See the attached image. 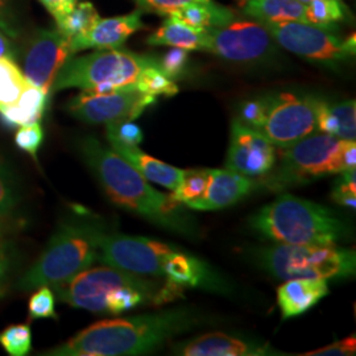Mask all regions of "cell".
<instances>
[{"label": "cell", "instance_id": "cell-28", "mask_svg": "<svg viewBox=\"0 0 356 356\" xmlns=\"http://www.w3.org/2000/svg\"><path fill=\"white\" fill-rule=\"evenodd\" d=\"M347 8L341 0H310L306 3L307 23L327 31H334L343 22Z\"/></svg>", "mask_w": 356, "mask_h": 356}, {"label": "cell", "instance_id": "cell-31", "mask_svg": "<svg viewBox=\"0 0 356 356\" xmlns=\"http://www.w3.org/2000/svg\"><path fill=\"white\" fill-rule=\"evenodd\" d=\"M135 88L147 95H152L154 98L159 95L175 97L178 92L176 81L165 76L159 64L147 66L138 78Z\"/></svg>", "mask_w": 356, "mask_h": 356}, {"label": "cell", "instance_id": "cell-30", "mask_svg": "<svg viewBox=\"0 0 356 356\" xmlns=\"http://www.w3.org/2000/svg\"><path fill=\"white\" fill-rule=\"evenodd\" d=\"M209 178L210 169L184 170L177 188L173 191L172 195L181 204L191 209L193 204L202 198L209 185Z\"/></svg>", "mask_w": 356, "mask_h": 356}, {"label": "cell", "instance_id": "cell-16", "mask_svg": "<svg viewBox=\"0 0 356 356\" xmlns=\"http://www.w3.org/2000/svg\"><path fill=\"white\" fill-rule=\"evenodd\" d=\"M175 355L266 356L280 355L268 343L247 341L223 332H209L173 347Z\"/></svg>", "mask_w": 356, "mask_h": 356}, {"label": "cell", "instance_id": "cell-29", "mask_svg": "<svg viewBox=\"0 0 356 356\" xmlns=\"http://www.w3.org/2000/svg\"><path fill=\"white\" fill-rule=\"evenodd\" d=\"M99 19L95 7L89 1H82L76 3V7L56 24L67 38H74L88 33Z\"/></svg>", "mask_w": 356, "mask_h": 356}, {"label": "cell", "instance_id": "cell-10", "mask_svg": "<svg viewBox=\"0 0 356 356\" xmlns=\"http://www.w3.org/2000/svg\"><path fill=\"white\" fill-rule=\"evenodd\" d=\"M176 248L149 238L108 231L101 243L98 261L104 266L163 280L166 257Z\"/></svg>", "mask_w": 356, "mask_h": 356}, {"label": "cell", "instance_id": "cell-34", "mask_svg": "<svg viewBox=\"0 0 356 356\" xmlns=\"http://www.w3.org/2000/svg\"><path fill=\"white\" fill-rule=\"evenodd\" d=\"M29 319L57 318L56 294L51 286H40L28 302Z\"/></svg>", "mask_w": 356, "mask_h": 356}, {"label": "cell", "instance_id": "cell-43", "mask_svg": "<svg viewBox=\"0 0 356 356\" xmlns=\"http://www.w3.org/2000/svg\"><path fill=\"white\" fill-rule=\"evenodd\" d=\"M0 31L7 36V38H16V32L11 26V22L8 20V13H7V6L6 0H0Z\"/></svg>", "mask_w": 356, "mask_h": 356}, {"label": "cell", "instance_id": "cell-24", "mask_svg": "<svg viewBox=\"0 0 356 356\" xmlns=\"http://www.w3.org/2000/svg\"><path fill=\"white\" fill-rule=\"evenodd\" d=\"M317 129L342 140L355 141V101L351 99L330 104L321 99L317 111Z\"/></svg>", "mask_w": 356, "mask_h": 356}, {"label": "cell", "instance_id": "cell-18", "mask_svg": "<svg viewBox=\"0 0 356 356\" xmlns=\"http://www.w3.org/2000/svg\"><path fill=\"white\" fill-rule=\"evenodd\" d=\"M141 15L143 11L139 8L135 13L124 16L99 19L88 33L70 38L72 51L76 54L86 49L102 51L122 47L129 36L144 28Z\"/></svg>", "mask_w": 356, "mask_h": 356}, {"label": "cell", "instance_id": "cell-32", "mask_svg": "<svg viewBox=\"0 0 356 356\" xmlns=\"http://www.w3.org/2000/svg\"><path fill=\"white\" fill-rule=\"evenodd\" d=\"M19 204V182L10 164L0 154V216H13Z\"/></svg>", "mask_w": 356, "mask_h": 356}, {"label": "cell", "instance_id": "cell-23", "mask_svg": "<svg viewBox=\"0 0 356 356\" xmlns=\"http://www.w3.org/2000/svg\"><path fill=\"white\" fill-rule=\"evenodd\" d=\"M48 91L28 82L26 89L16 102L0 110V119L7 127H22L40 122L47 110Z\"/></svg>", "mask_w": 356, "mask_h": 356}, {"label": "cell", "instance_id": "cell-4", "mask_svg": "<svg viewBox=\"0 0 356 356\" xmlns=\"http://www.w3.org/2000/svg\"><path fill=\"white\" fill-rule=\"evenodd\" d=\"M250 227L266 241L292 245H330L348 234L334 211L288 193L254 213Z\"/></svg>", "mask_w": 356, "mask_h": 356}, {"label": "cell", "instance_id": "cell-42", "mask_svg": "<svg viewBox=\"0 0 356 356\" xmlns=\"http://www.w3.org/2000/svg\"><path fill=\"white\" fill-rule=\"evenodd\" d=\"M41 4L54 17L56 23L70 13L78 3V0H40Z\"/></svg>", "mask_w": 356, "mask_h": 356}, {"label": "cell", "instance_id": "cell-1", "mask_svg": "<svg viewBox=\"0 0 356 356\" xmlns=\"http://www.w3.org/2000/svg\"><path fill=\"white\" fill-rule=\"evenodd\" d=\"M79 152L92 175L115 204L145 218L153 225L195 238L200 227L186 206L172 194L166 195L148 184L140 173L113 148L88 136L79 143Z\"/></svg>", "mask_w": 356, "mask_h": 356}, {"label": "cell", "instance_id": "cell-47", "mask_svg": "<svg viewBox=\"0 0 356 356\" xmlns=\"http://www.w3.org/2000/svg\"><path fill=\"white\" fill-rule=\"evenodd\" d=\"M300 1H302V3H309L310 0H300Z\"/></svg>", "mask_w": 356, "mask_h": 356}, {"label": "cell", "instance_id": "cell-20", "mask_svg": "<svg viewBox=\"0 0 356 356\" xmlns=\"http://www.w3.org/2000/svg\"><path fill=\"white\" fill-rule=\"evenodd\" d=\"M329 294L323 279H289L277 288V304L284 319L294 318L310 310Z\"/></svg>", "mask_w": 356, "mask_h": 356}, {"label": "cell", "instance_id": "cell-44", "mask_svg": "<svg viewBox=\"0 0 356 356\" xmlns=\"http://www.w3.org/2000/svg\"><path fill=\"white\" fill-rule=\"evenodd\" d=\"M7 276H8V256L6 252L4 244L0 242V294L6 288Z\"/></svg>", "mask_w": 356, "mask_h": 356}, {"label": "cell", "instance_id": "cell-6", "mask_svg": "<svg viewBox=\"0 0 356 356\" xmlns=\"http://www.w3.org/2000/svg\"><path fill=\"white\" fill-rule=\"evenodd\" d=\"M159 64L152 56H141L120 49H102L81 57H70L53 83V91H111L135 88L141 72Z\"/></svg>", "mask_w": 356, "mask_h": 356}, {"label": "cell", "instance_id": "cell-12", "mask_svg": "<svg viewBox=\"0 0 356 356\" xmlns=\"http://www.w3.org/2000/svg\"><path fill=\"white\" fill-rule=\"evenodd\" d=\"M147 276L104 266L88 268L53 288L57 298L67 305L95 314H106V298L116 286L135 284Z\"/></svg>", "mask_w": 356, "mask_h": 356}, {"label": "cell", "instance_id": "cell-5", "mask_svg": "<svg viewBox=\"0 0 356 356\" xmlns=\"http://www.w3.org/2000/svg\"><path fill=\"white\" fill-rule=\"evenodd\" d=\"M280 160L267 175L254 178L256 191L284 193L329 175H341L356 166V143L329 134H312L281 148Z\"/></svg>", "mask_w": 356, "mask_h": 356}, {"label": "cell", "instance_id": "cell-26", "mask_svg": "<svg viewBox=\"0 0 356 356\" xmlns=\"http://www.w3.org/2000/svg\"><path fill=\"white\" fill-rule=\"evenodd\" d=\"M170 15L188 26L201 29L227 26L235 20V15L229 8L210 0L191 1Z\"/></svg>", "mask_w": 356, "mask_h": 356}, {"label": "cell", "instance_id": "cell-2", "mask_svg": "<svg viewBox=\"0 0 356 356\" xmlns=\"http://www.w3.org/2000/svg\"><path fill=\"white\" fill-rule=\"evenodd\" d=\"M191 307H177L128 318L99 321L67 342L44 353L49 356L145 355L202 323Z\"/></svg>", "mask_w": 356, "mask_h": 356}, {"label": "cell", "instance_id": "cell-39", "mask_svg": "<svg viewBox=\"0 0 356 356\" xmlns=\"http://www.w3.org/2000/svg\"><path fill=\"white\" fill-rule=\"evenodd\" d=\"M42 141H44V131L38 122L19 127L16 135H15L16 145L22 151H24L33 157H36Z\"/></svg>", "mask_w": 356, "mask_h": 356}, {"label": "cell", "instance_id": "cell-13", "mask_svg": "<svg viewBox=\"0 0 356 356\" xmlns=\"http://www.w3.org/2000/svg\"><path fill=\"white\" fill-rule=\"evenodd\" d=\"M272 36L260 22H231L225 26L207 28V49L236 64H254L272 51Z\"/></svg>", "mask_w": 356, "mask_h": 356}, {"label": "cell", "instance_id": "cell-41", "mask_svg": "<svg viewBox=\"0 0 356 356\" xmlns=\"http://www.w3.org/2000/svg\"><path fill=\"white\" fill-rule=\"evenodd\" d=\"M191 1L200 0H136L141 11L156 13L159 15H170Z\"/></svg>", "mask_w": 356, "mask_h": 356}, {"label": "cell", "instance_id": "cell-19", "mask_svg": "<svg viewBox=\"0 0 356 356\" xmlns=\"http://www.w3.org/2000/svg\"><path fill=\"white\" fill-rule=\"evenodd\" d=\"M254 191V178L245 177L229 169H210L207 189L191 209L201 211L220 210L238 204Z\"/></svg>", "mask_w": 356, "mask_h": 356}, {"label": "cell", "instance_id": "cell-38", "mask_svg": "<svg viewBox=\"0 0 356 356\" xmlns=\"http://www.w3.org/2000/svg\"><path fill=\"white\" fill-rule=\"evenodd\" d=\"M188 63H189V51L182 48H172L159 60L160 69L164 72L165 76L173 81L181 79L184 76L188 67Z\"/></svg>", "mask_w": 356, "mask_h": 356}, {"label": "cell", "instance_id": "cell-46", "mask_svg": "<svg viewBox=\"0 0 356 356\" xmlns=\"http://www.w3.org/2000/svg\"><path fill=\"white\" fill-rule=\"evenodd\" d=\"M15 226H16V223L13 222V216H0V235L8 232Z\"/></svg>", "mask_w": 356, "mask_h": 356}, {"label": "cell", "instance_id": "cell-37", "mask_svg": "<svg viewBox=\"0 0 356 356\" xmlns=\"http://www.w3.org/2000/svg\"><path fill=\"white\" fill-rule=\"evenodd\" d=\"M342 176L337 181L332 191V201L337 204L353 209L356 207V173L355 169L341 173Z\"/></svg>", "mask_w": 356, "mask_h": 356}, {"label": "cell", "instance_id": "cell-35", "mask_svg": "<svg viewBox=\"0 0 356 356\" xmlns=\"http://www.w3.org/2000/svg\"><path fill=\"white\" fill-rule=\"evenodd\" d=\"M268 108H269V97L254 98L242 103L239 108V116L236 119L244 126L260 132L267 119Z\"/></svg>", "mask_w": 356, "mask_h": 356}, {"label": "cell", "instance_id": "cell-17", "mask_svg": "<svg viewBox=\"0 0 356 356\" xmlns=\"http://www.w3.org/2000/svg\"><path fill=\"white\" fill-rule=\"evenodd\" d=\"M163 280L175 284L182 289H209L213 292L226 293L229 285L219 275L195 256L176 248L166 257L163 269Z\"/></svg>", "mask_w": 356, "mask_h": 356}, {"label": "cell", "instance_id": "cell-9", "mask_svg": "<svg viewBox=\"0 0 356 356\" xmlns=\"http://www.w3.org/2000/svg\"><path fill=\"white\" fill-rule=\"evenodd\" d=\"M321 99L282 92L269 97L267 119L260 134L277 148L312 135L317 129V111Z\"/></svg>", "mask_w": 356, "mask_h": 356}, {"label": "cell", "instance_id": "cell-15", "mask_svg": "<svg viewBox=\"0 0 356 356\" xmlns=\"http://www.w3.org/2000/svg\"><path fill=\"white\" fill-rule=\"evenodd\" d=\"M277 161L276 147L236 118L232 120L226 169L250 178L267 175Z\"/></svg>", "mask_w": 356, "mask_h": 356}, {"label": "cell", "instance_id": "cell-21", "mask_svg": "<svg viewBox=\"0 0 356 356\" xmlns=\"http://www.w3.org/2000/svg\"><path fill=\"white\" fill-rule=\"evenodd\" d=\"M111 148L120 154L128 164L134 166L147 181H152L169 191H175L182 176V169L165 164L152 156L143 152L138 145H126L111 141Z\"/></svg>", "mask_w": 356, "mask_h": 356}, {"label": "cell", "instance_id": "cell-27", "mask_svg": "<svg viewBox=\"0 0 356 356\" xmlns=\"http://www.w3.org/2000/svg\"><path fill=\"white\" fill-rule=\"evenodd\" d=\"M28 85L23 70L11 57L0 58V110L19 99Z\"/></svg>", "mask_w": 356, "mask_h": 356}, {"label": "cell", "instance_id": "cell-33", "mask_svg": "<svg viewBox=\"0 0 356 356\" xmlns=\"http://www.w3.org/2000/svg\"><path fill=\"white\" fill-rule=\"evenodd\" d=\"M0 346L11 356H26L32 348V330L29 325H11L0 332Z\"/></svg>", "mask_w": 356, "mask_h": 356}, {"label": "cell", "instance_id": "cell-22", "mask_svg": "<svg viewBox=\"0 0 356 356\" xmlns=\"http://www.w3.org/2000/svg\"><path fill=\"white\" fill-rule=\"evenodd\" d=\"M147 42L152 47L182 48L186 51L207 49V29L194 28L182 23L172 15H168L165 22L154 31Z\"/></svg>", "mask_w": 356, "mask_h": 356}, {"label": "cell", "instance_id": "cell-11", "mask_svg": "<svg viewBox=\"0 0 356 356\" xmlns=\"http://www.w3.org/2000/svg\"><path fill=\"white\" fill-rule=\"evenodd\" d=\"M154 102V97L136 88L82 91L67 103V111L85 123L107 124L119 120H135Z\"/></svg>", "mask_w": 356, "mask_h": 356}, {"label": "cell", "instance_id": "cell-3", "mask_svg": "<svg viewBox=\"0 0 356 356\" xmlns=\"http://www.w3.org/2000/svg\"><path fill=\"white\" fill-rule=\"evenodd\" d=\"M107 232L106 220L86 210L66 216L36 263L22 277L19 288L29 292L40 286H54L91 267L98 261Z\"/></svg>", "mask_w": 356, "mask_h": 356}, {"label": "cell", "instance_id": "cell-7", "mask_svg": "<svg viewBox=\"0 0 356 356\" xmlns=\"http://www.w3.org/2000/svg\"><path fill=\"white\" fill-rule=\"evenodd\" d=\"M259 266L279 280L344 279L355 275L354 250L330 245L276 244L254 252Z\"/></svg>", "mask_w": 356, "mask_h": 356}, {"label": "cell", "instance_id": "cell-36", "mask_svg": "<svg viewBox=\"0 0 356 356\" xmlns=\"http://www.w3.org/2000/svg\"><path fill=\"white\" fill-rule=\"evenodd\" d=\"M107 140L126 145H139L144 140L141 128L132 120H119L107 123Z\"/></svg>", "mask_w": 356, "mask_h": 356}, {"label": "cell", "instance_id": "cell-8", "mask_svg": "<svg viewBox=\"0 0 356 356\" xmlns=\"http://www.w3.org/2000/svg\"><path fill=\"white\" fill-rule=\"evenodd\" d=\"M263 24L284 49L307 60L334 64L355 56V35L342 38L332 31L298 22Z\"/></svg>", "mask_w": 356, "mask_h": 356}, {"label": "cell", "instance_id": "cell-14", "mask_svg": "<svg viewBox=\"0 0 356 356\" xmlns=\"http://www.w3.org/2000/svg\"><path fill=\"white\" fill-rule=\"evenodd\" d=\"M72 56L70 38L58 28L42 29L26 47L23 73L29 83L51 92L56 76Z\"/></svg>", "mask_w": 356, "mask_h": 356}, {"label": "cell", "instance_id": "cell-45", "mask_svg": "<svg viewBox=\"0 0 356 356\" xmlns=\"http://www.w3.org/2000/svg\"><path fill=\"white\" fill-rule=\"evenodd\" d=\"M1 57H11V58H13L15 51H13V44L10 42V40L0 32V58Z\"/></svg>", "mask_w": 356, "mask_h": 356}, {"label": "cell", "instance_id": "cell-40", "mask_svg": "<svg viewBox=\"0 0 356 356\" xmlns=\"http://www.w3.org/2000/svg\"><path fill=\"white\" fill-rule=\"evenodd\" d=\"M356 351L355 335L344 338L342 341H337L326 347L318 348L316 351L306 353L301 356H347L354 355Z\"/></svg>", "mask_w": 356, "mask_h": 356}, {"label": "cell", "instance_id": "cell-25", "mask_svg": "<svg viewBox=\"0 0 356 356\" xmlns=\"http://www.w3.org/2000/svg\"><path fill=\"white\" fill-rule=\"evenodd\" d=\"M244 13L260 23H307L306 3L300 0H245Z\"/></svg>", "mask_w": 356, "mask_h": 356}]
</instances>
